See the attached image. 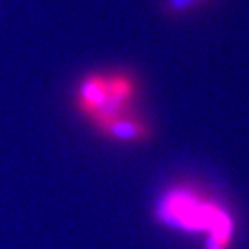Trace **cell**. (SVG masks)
I'll list each match as a JSON object with an SVG mask.
<instances>
[{
    "label": "cell",
    "instance_id": "cell-3",
    "mask_svg": "<svg viewBox=\"0 0 249 249\" xmlns=\"http://www.w3.org/2000/svg\"><path fill=\"white\" fill-rule=\"evenodd\" d=\"M107 96V76L104 74H91L79 83L78 88V108L84 115L91 117L102 106Z\"/></svg>",
    "mask_w": 249,
    "mask_h": 249
},
{
    "label": "cell",
    "instance_id": "cell-1",
    "mask_svg": "<svg viewBox=\"0 0 249 249\" xmlns=\"http://www.w3.org/2000/svg\"><path fill=\"white\" fill-rule=\"evenodd\" d=\"M156 217L163 225L191 233H207L206 249H230L233 218L217 202L191 188L178 186L165 193L156 207Z\"/></svg>",
    "mask_w": 249,
    "mask_h": 249
},
{
    "label": "cell",
    "instance_id": "cell-2",
    "mask_svg": "<svg viewBox=\"0 0 249 249\" xmlns=\"http://www.w3.org/2000/svg\"><path fill=\"white\" fill-rule=\"evenodd\" d=\"M99 129L106 138L122 142H142L151 138V128L133 113L118 117L99 126Z\"/></svg>",
    "mask_w": 249,
    "mask_h": 249
},
{
    "label": "cell",
    "instance_id": "cell-4",
    "mask_svg": "<svg viewBox=\"0 0 249 249\" xmlns=\"http://www.w3.org/2000/svg\"><path fill=\"white\" fill-rule=\"evenodd\" d=\"M211 0H163V12L167 15H185L204 7Z\"/></svg>",
    "mask_w": 249,
    "mask_h": 249
}]
</instances>
